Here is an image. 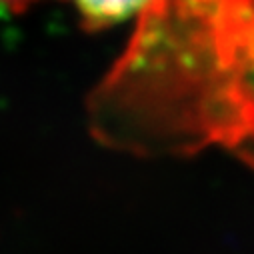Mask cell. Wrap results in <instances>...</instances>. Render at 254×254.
<instances>
[{
	"instance_id": "6da1fadb",
	"label": "cell",
	"mask_w": 254,
	"mask_h": 254,
	"mask_svg": "<svg viewBox=\"0 0 254 254\" xmlns=\"http://www.w3.org/2000/svg\"><path fill=\"white\" fill-rule=\"evenodd\" d=\"M88 116L108 148L162 156L218 146L254 168V0H152Z\"/></svg>"
},
{
	"instance_id": "7a4b0ae2",
	"label": "cell",
	"mask_w": 254,
	"mask_h": 254,
	"mask_svg": "<svg viewBox=\"0 0 254 254\" xmlns=\"http://www.w3.org/2000/svg\"><path fill=\"white\" fill-rule=\"evenodd\" d=\"M82 26L90 32L106 30L136 18L152 0H70Z\"/></svg>"
},
{
	"instance_id": "3957f363",
	"label": "cell",
	"mask_w": 254,
	"mask_h": 254,
	"mask_svg": "<svg viewBox=\"0 0 254 254\" xmlns=\"http://www.w3.org/2000/svg\"><path fill=\"white\" fill-rule=\"evenodd\" d=\"M36 2H40V0H0V6H4L12 12H22Z\"/></svg>"
}]
</instances>
